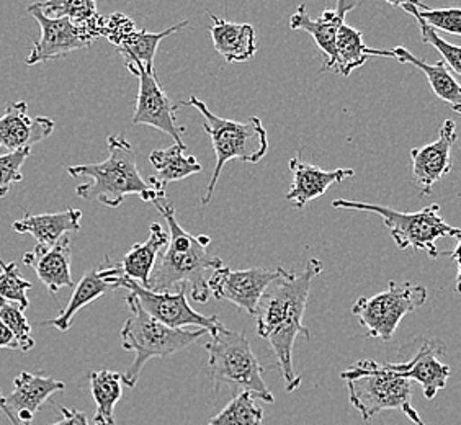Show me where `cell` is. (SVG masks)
Listing matches in <instances>:
<instances>
[{
  "label": "cell",
  "mask_w": 461,
  "mask_h": 425,
  "mask_svg": "<svg viewBox=\"0 0 461 425\" xmlns=\"http://www.w3.org/2000/svg\"><path fill=\"white\" fill-rule=\"evenodd\" d=\"M32 149H20V151L0 154V198L7 196L14 184L23 180L22 166L30 158Z\"/></svg>",
  "instance_id": "obj_36"
},
{
  "label": "cell",
  "mask_w": 461,
  "mask_h": 425,
  "mask_svg": "<svg viewBox=\"0 0 461 425\" xmlns=\"http://www.w3.org/2000/svg\"><path fill=\"white\" fill-rule=\"evenodd\" d=\"M54 126L48 116L30 118L27 102H9L0 116V148L4 146L10 152L32 149L33 144L53 134Z\"/></svg>",
  "instance_id": "obj_19"
},
{
  "label": "cell",
  "mask_w": 461,
  "mask_h": 425,
  "mask_svg": "<svg viewBox=\"0 0 461 425\" xmlns=\"http://www.w3.org/2000/svg\"><path fill=\"white\" fill-rule=\"evenodd\" d=\"M212 27L210 35L216 53L228 64L246 62L258 53L256 28L249 23H232L210 14Z\"/></svg>",
  "instance_id": "obj_23"
},
{
  "label": "cell",
  "mask_w": 461,
  "mask_h": 425,
  "mask_svg": "<svg viewBox=\"0 0 461 425\" xmlns=\"http://www.w3.org/2000/svg\"><path fill=\"white\" fill-rule=\"evenodd\" d=\"M82 212L68 208L59 212H43L32 214L23 212V218L14 222L12 230L17 234H30L35 238L38 246H53L61 240L68 232L80 231Z\"/></svg>",
  "instance_id": "obj_24"
},
{
  "label": "cell",
  "mask_w": 461,
  "mask_h": 425,
  "mask_svg": "<svg viewBox=\"0 0 461 425\" xmlns=\"http://www.w3.org/2000/svg\"><path fill=\"white\" fill-rule=\"evenodd\" d=\"M322 270L324 266L318 258H310L308 266L300 274L280 266L278 278L268 285L254 314L258 336L270 344L282 368L286 393L298 390L302 384V376L293 370V347L298 336L311 339L303 318L310 298L311 284Z\"/></svg>",
  "instance_id": "obj_1"
},
{
  "label": "cell",
  "mask_w": 461,
  "mask_h": 425,
  "mask_svg": "<svg viewBox=\"0 0 461 425\" xmlns=\"http://www.w3.org/2000/svg\"><path fill=\"white\" fill-rule=\"evenodd\" d=\"M107 149L108 158L104 162L68 167L71 177L90 178V182L76 188V195L87 202H98L107 208L122 206L124 198L130 195H138L142 202L151 203L166 198V194L158 192L141 177L133 146L124 134H110Z\"/></svg>",
  "instance_id": "obj_3"
},
{
  "label": "cell",
  "mask_w": 461,
  "mask_h": 425,
  "mask_svg": "<svg viewBox=\"0 0 461 425\" xmlns=\"http://www.w3.org/2000/svg\"><path fill=\"white\" fill-rule=\"evenodd\" d=\"M357 7L355 2H338L334 10H324L318 20H312L304 5H300L290 18L292 30H302L310 33L321 53L324 54L322 71H332L336 61V38L339 28L346 23L347 14Z\"/></svg>",
  "instance_id": "obj_20"
},
{
  "label": "cell",
  "mask_w": 461,
  "mask_h": 425,
  "mask_svg": "<svg viewBox=\"0 0 461 425\" xmlns=\"http://www.w3.org/2000/svg\"><path fill=\"white\" fill-rule=\"evenodd\" d=\"M293 174V184L290 192L286 194V200L292 202L298 210H303L312 200H318L328 192L330 185L342 184L346 178L354 177V168H336V170H324V168L311 166L302 159V156H294L288 162Z\"/></svg>",
  "instance_id": "obj_21"
},
{
  "label": "cell",
  "mask_w": 461,
  "mask_h": 425,
  "mask_svg": "<svg viewBox=\"0 0 461 425\" xmlns=\"http://www.w3.org/2000/svg\"><path fill=\"white\" fill-rule=\"evenodd\" d=\"M178 105L194 106L203 116L204 133L210 136L216 156L213 176L202 196V204L210 203L213 200L216 184L221 176L222 167L230 160H240L248 164H258L266 158L268 151V136L266 128L258 116L249 118L248 122L224 120L214 115L206 106L203 100L192 95L188 102H180Z\"/></svg>",
  "instance_id": "obj_6"
},
{
  "label": "cell",
  "mask_w": 461,
  "mask_h": 425,
  "mask_svg": "<svg viewBox=\"0 0 461 425\" xmlns=\"http://www.w3.org/2000/svg\"><path fill=\"white\" fill-rule=\"evenodd\" d=\"M264 411L256 404V396L242 391L230 399L220 414L212 417L206 425H262Z\"/></svg>",
  "instance_id": "obj_31"
},
{
  "label": "cell",
  "mask_w": 461,
  "mask_h": 425,
  "mask_svg": "<svg viewBox=\"0 0 461 425\" xmlns=\"http://www.w3.org/2000/svg\"><path fill=\"white\" fill-rule=\"evenodd\" d=\"M36 5L50 18H68L74 25L87 30L95 40L102 38L105 18L97 12L92 0H50L36 2Z\"/></svg>",
  "instance_id": "obj_28"
},
{
  "label": "cell",
  "mask_w": 461,
  "mask_h": 425,
  "mask_svg": "<svg viewBox=\"0 0 461 425\" xmlns=\"http://www.w3.org/2000/svg\"><path fill=\"white\" fill-rule=\"evenodd\" d=\"M0 348H9V350H18L17 340L14 334L10 332L9 328L0 321Z\"/></svg>",
  "instance_id": "obj_38"
},
{
  "label": "cell",
  "mask_w": 461,
  "mask_h": 425,
  "mask_svg": "<svg viewBox=\"0 0 461 425\" xmlns=\"http://www.w3.org/2000/svg\"><path fill=\"white\" fill-rule=\"evenodd\" d=\"M278 275L280 266L276 270H268L264 267L232 270L230 267L222 266L210 275L206 284L214 300L232 303L246 311L249 316H254L262 294L266 293L268 285L278 278Z\"/></svg>",
  "instance_id": "obj_12"
},
{
  "label": "cell",
  "mask_w": 461,
  "mask_h": 425,
  "mask_svg": "<svg viewBox=\"0 0 461 425\" xmlns=\"http://www.w3.org/2000/svg\"><path fill=\"white\" fill-rule=\"evenodd\" d=\"M208 370L214 384V393H220L222 384L248 391L256 399L274 404L276 398L264 380V368L252 352L246 332L232 330L220 324L210 332L206 342Z\"/></svg>",
  "instance_id": "obj_5"
},
{
  "label": "cell",
  "mask_w": 461,
  "mask_h": 425,
  "mask_svg": "<svg viewBox=\"0 0 461 425\" xmlns=\"http://www.w3.org/2000/svg\"><path fill=\"white\" fill-rule=\"evenodd\" d=\"M66 390V383L46 376L45 373L23 372L14 380V390L9 396L2 394L4 406L17 417L20 425H32L36 412H40L48 399Z\"/></svg>",
  "instance_id": "obj_18"
},
{
  "label": "cell",
  "mask_w": 461,
  "mask_h": 425,
  "mask_svg": "<svg viewBox=\"0 0 461 425\" xmlns=\"http://www.w3.org/2000/svg\"><path fill=\"white\" fill-rule=\"evenodd\" d=\"M419 346L416 354L402 364H386L391 372L396 373L401 378L416 381L420 384L427 399H434L438 391L447 388L452 370L448 365L438 360L445 355L447 346L440 339H416Z\"/></svg>",
  "instance_id": "obj_15"
},
{
  "label": "cell",
  "mask_w": 461,
  "mask_h": 425,
  "mask_svg": "<svg viewBox=\"0 0 461 425\" xmlns=\"http://www.w3.org/2000/svg\"><path fill=\"white\" fill-rule=\"evenodd\" d=\"M90 393L95 402L94 425H115V406L123 396L122 373L100 370L90 373Z\"/></svg>",
  "instance_id": "obj_29"
},
{
  "label": "cell",
  "mask_w": 461,
  "mask_h": 425,
  "mask_svg": "<svg viewBox=\"0 0 461 425\" xmlns=\"http://www.w3.org/2000/svg\"><path fill=\"white\" fill-rule=\"evenodd\" d=\"M427 296L424 285L390 282L384 292L372 298H358L352 306V314L366 330V336L388 342L400 326L401 319L424 306Z\"/></svg>",
  "instance_id": "obj_9"
},
{
  "label": "cell",
  "mask_w": 461,
  "mask_h": 425,
  "mask_svg": "<svg viewBox=\"0 0 461 425\" xmlns=\"http://www.w3.org/2000/svg\"><path fill=\"white\" fill-rule=\"evenodd\" d=\"M184 27H188V20L176 23L160 33H151L148 30H136L133 20L123 14H113L112 17L105 18L102 38H107L112 45L116 46L123 56L124 66L131 74L138 68L154 72V56L158 53L160 41Z\"/></svg>",
  "instance_id": "obj_10"
},
{
  "label": "cell",
  "mask_w": 461,
  "mask_h": 425,
  "mask_svg": "<svg viewBox=\"0 0 461 425\" xmlns=\"http://www.w3.org/2000/svg\"><path fill=\"white\" fill-rule=\"evenodd\" d=\"M0 321L9 328L17 340L18 350L28 354L35 348V339L32 336V324L28 322L25 311L20 310L14 303L0 300Z\"/></svg>",
  "instance_id": "obj_34"
},
{
  "label": "cell",
  "mask_w": 461,
  "mask_h": 425,
  "mask_svg": "<svg viewBox=\"0 0 461 425\" xmlns=\"http://www.w3.org/2000/svg\"><path fill=\"white\" fill-rule=\"evenodd\" d=\"M416 18L419 28H420V41L426 45L434 46L438 53L444 58L445 66H448V69H452L453 76L458 79L461 74V50L460 46L452 45L448 41H445L442 36L438 35L435 30L427 27L426 23L417 18L414 14H411Z\"/></svg>",
  "instance_id": "obj_35"
},
{
  "label": "cell",
  "mask_w": 461,
  "mask_h": 425,
  "mask_svg": "<svg viewBox=\"0 0 461 425\" xmlns=\"http://www.w3.org/2000/svg\"><path fill=\"white\" fill-rule=\"evenodd\" d=\"M59 412H61V419L51 425H89V419L82 411L59 406Z\"/></svg>",
  "instance_id": "obj_37"
},
{
  "label": "cell",
  "mask_w": 461,
  "mask_h": 425,
  "mask_svg": "<svg viewBox=\"0 0 461 425\" xmlns=\"http://www.w3.org/2000/svg\"><path fill=\"white\" fill-rule=\"evenodd\" d=\"M140 79V89L134 106L133 124H146L169 134L176 144H184L182 133H185L184 126L176 123L178 106L170 100L167 92L160 86L156 71L148 72L144 68H138L133 72Z\"/></svg>",
  "instance_id": "obj_14"
},
{
  "label": "cell",
  "mask_w": 461,
  "mask_h": 425,
  "mask_svg": "<svg viewBox=\"0 0 461 425\" xmlns=\"http://www.w3.org/2000/svg\"><path fill=\"white\" fill-rule=\"evenodd\" d=\"M33 285L25 280L15 262H5L0 258V300L17 304L22 311L30 306L27 293Z\"/></svg>",
  "instance_id": "obj_33"
},
{
  "label": "cell",
  "mask_w": 461,
  "mask_h": 425,
  "mask_svg": "<svg viewBox=\"0 0 461 425\" xmlns=\"http://www.w3.org/2000/svg\"><path fill=\"white\" fill-rule=\"evenodd\" d=\"M71 256V240L64 236L53 246H36L23 256V262L35 270L48 292L54 294L62 288H74Z\"/></svg>",
  "instance_id": "obj_22"
},
{
  "label": "cell",
  "mask_w": 461,
  "mask_h": 425,
  "mask_svg": "<svg viewBox=\"0 0 461 425\" xmlns=\"http://www.w3.org/2000/svg\"><path fill=\"white\" fill-rule=\"evenodd\" d=\"M388 58H394L402 64L414 66L419 71L426 74L427 80L430 84V89L437 97L452 108L455 113H460L461 110V87L458 79L453 76L450 69L445 66L444 61L429 64L416 58L406 48L398 46L388 51Z\"/></svg>",
  "instance_id": "obj_26"
},
{
  "label": "cell",
  "mask_w": 461,
  "mask_h": 425,
  "mask_svg": "<svg viewBox=\"0 0 461 425\" xmlns=\"http://www.w3.org/2000/svg\"><path fill=\"white\" fill-rule=\"evenodd\" d=\"M167 244H169V232L164 230L160 222H152L149 226L148 240H144L141 244H133L128 250V254L118 264L124 278L148 288L156 262L167 248Z\"/></svg>",
  "instance_id": "obj_25"
},
{
  "label": "cell",
  "mask_w": 461,
  "mask_h": 425,
  "mask_svg": "<svg viewBox=\"0 0 461 425\" xmlns=\"http://www.w3.org/2000/svg\"><path fill=\"white\" fill-rule=\"evenodd\" d=\"M185 144H172L167 149H156L149 154V162L158 177H149V185L166 194V186L178 180L200 174L203 167L195 156H185Z\"/></svg>",
  "instance_id": "obj_27"
},
{
  "label": "cell",
  "mask_w": 461,
  "mask_h": 425,
  "mask_svg": "<svg viewBox=\"0 0 461 425\" xmlns=\"http://www.w3.org/2000/svg\"><path fill=\"white\" fill-rule=\"evenodd\" d=\"M346 381L348 401L365 422L383 411L401 409L408 414L412 408V383L391 372L386 364H376L375 360H360L348 370L340 373Z\"/></svg>",
  "instance_id": "obj_8"
},
{
  "label": "cell",
  "mask_w": 461,
  "mask_h": 425,
  "mask_svg": "<svg viewBox=\"0 0 461 425\" xmlns=\"http://www.w3.org/2000/svg\"><path fill=\"white\" fill-rule=\"evenodd\" d=\"M122 280H123V274L120 266L112 262L110 258H105L104 262H100L97 267H94L84 275L79 284L74 285L72 296L68 304L59 311L58 318L45 321L41 326H51L61 332L69 330L72 319L76 318V314L82 308L97 302L98 298H102L104 294L122 288Z\"/></svg>",
  "instance_id": "obj_16"
},
{
  "label": "cell",
  "mask_w": 461,
  "mask_h": 425,
  "mask_svg": "<svg viewBox=\"0 0 461 425\" xmlns=\"http://www.w3.org/2000/svg\"><path fill=\"white\" fill-rule=\"evenodd\" d=\"M0 398H2V391H0ZM0 412L4 414V416L7 417L9 419L10 422H12V425H20V422L17 420V417L14 416L12 412H10L9 409L5 408L4 406V402H2V399H0Z\"/></svg>",
  "instance_id": "obj_39"
},
{
  "label": "cell",
  "mask_w": 461,
  "mask_h": 425,
  "mask_svg": "<svg viewBox=\"0 0 461 425\" xmlns=\"http://www.w3.org/2000/svg\"><path fill=\"white\" fill-rule=\"evenodd\" d=\"M154 206L169 226V244L156 262L148 290L174 292L177 288L178 292L190 288L194 302L202 304L210 302L212 294L206 282L214 270L222 267L221 258L210 256L206 250L212 244V238L186 232L177 222L176 210L167 198L156 200Z\"/></svg>",
  "instance_id": "obj_2"
},
{
  "label": "cell",
  "mask_w": 461,
  "mask_h": 425,
  "mask_svg": "<svg viewBox=\"0 0 461 425\" xmlns=\"http://www.w3.org/2000/svg\"><path fill=\"white\" fill-rule=\"evenodd\" d=\"M455 142L456 124L453 120H447L434 142L414 148L409 152L412 162V177L420 195H430L435 184H438L447 174H450L452 148Z\"/></svg>",
  "instance_id": "obj_17"
},
{
  "label": "cell",
  "mask_w": 461,
  "mask_h": 425,
  "mask_svg": "<svg viewBox=\"0 0 461 425\" xmlns=\"http://www.w3.org/2000/svg\"><path fill=\"white\" fill-rule=\"evenodd\" d=\"M126 304L131 316L124 321L123 328L120 330L122 346L124 350L133 352L134 360L122 373L123 384L134 388L140 380L144 365L152 358H166L176 355L186 347L194 346L202 337L208 334L206 329H172L160 324L159 321L151 318L142 310L134 294L126 296Z\"/></svg>",
  "instance_id": "obj_4"
},
{
  "label": "cell",
  "mask_w": 461,
  "mask_h": 425,
  "mask_svg": "<svg viewBox=\"0 0 461 425\" xmlns=\"http://www.w3.org/2000/svg\"><path fill=\"white\" fill-rule=\"evenodd\" d=\"M372 50L365 45L362 32L344 23L339 28L336 38V61L332 71L339 72L344 77L350 76L352 71L362 68L368 61Z\"/></svg>",
  "instance_id": "obj_30"
},
{
  "label": "cell",
  "mask_w": 461,
  "mask_h": 425,
  "mask_svg": "<svg viewBox=\"0 0 461 425\" xmlns=\"http://www.w3.org/2000/svg\"><path fill=\"white\" fill-rule=\"evenodd\" d=\"M394 7L398 5L401 9L406 10L409 14H414L417 18H420L427 27L432 30H440L450 35H461V10L460 9H440L430 10L424 4L419 2H402V4H393Z\"/></svg>",
  "instance_id": "obj_32"
},
{
  "label": "cell",
  "mask_w": 461,
  "mask_h": 425,
  "mask_svg": "<svg viewBox=\"0 0 461 425\" xmlns=\"http://www.w3.org/2000/svg\"><path fill=\"white\" fill-rule=\"evenodd\" d=\"M332 206L347 212H375L382 216L384 226L390 231L394 244L401 249L422 250L429 258H437L440 250L437 249V240L444 238H455L460 240L461 232L445 222L440 216V206L437 203L429 204L420 212H398L383 204L364 203L352 200H336Z\"/></svg>",
  "instance_id": "obj_7"
},
{
  "label": "cell",
  "mask_w": 461,
  "mask_h": 425,
  "mask_svg": "<svg viewBox=\"0 0 461 425\" xmlns=\"http://www.w3.org/2000/svg\"><path fill=\"white\" fill-rule=\"evenodd\" d=\"M28 14L40 25L41 36L28 54L27 66L58 59L77 50L94 45L97 40L87 30L74 25L68 18H50L40 10L36 4L28 5Z\"/></svg>",
  "instance_id": "obj_13"
},
{
  "label": "cell",
  "mask_w": 461,
  "mask_h": 425,
  "mask_svg": "<svg viewBox=\"0 0 461 425\" xmlns=\"http://www.w3.org/2000/svg\"><path fill=\"white\" fill-rule=\"evenodd\" d=\"M122 288L130 290L136 296L142 310L160 324L172 329H206L208 334L222 324L216 314L204 316L196 312L186 302L185 288L178 292H152L128 278L122 280Z\"/></svg>",
  "instance_id": "obj_11"
}]
</instances>
